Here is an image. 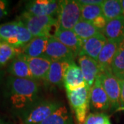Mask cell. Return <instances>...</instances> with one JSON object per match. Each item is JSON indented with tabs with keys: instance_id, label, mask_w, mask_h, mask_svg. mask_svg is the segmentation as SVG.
I'll use <instances>...</instances> for the list:
<instances>
[{
	"instance_id": "obj_12",
	"label": "cell",
	"mask_w": 124,
	"mask_h": 124,
	"mask_svg": "<svg viewBox=\"0 0 124 124\" xmlns=\"http://www.w3.org/2000/svg\"><path fill=\"white\" fill-rule=\"evenodd\" d=\"M53 35L63 44L70 49L77 57L79 56L84 44V41L76 35L72 30L57 28Z\"/></svg>"
},
{
	"instance_id": "obj_35",
	"label": "cell",
	"mask_w": 124,
	"mask_h": 124,
	"mask_svg": "<svg viewBox=\"0 0 124 124\" xmlns=\"http://www.w3.org/2000/svg\"><path fill=\"white\" fill-rule=\"evenodd\" d=\"M0 124H8L4 120L0 118Z\"/></svg>"
},
{
	"instance_id": "obj_33",
	"label": "cell",
	"mask_w": 124,
	"mask_h": 124,
	"mask_svg": "<svg viewBox=\"0 0 124 124\" xmlns=\"http://www.w3.org/2000/svg\"><path fill=\"white\" fill-rule=\"evenodd\" d=\"M4 76V71L2 70H0V84L1 82V81L3 79V77Z\"/></svg>"
},
{
	"instance_id": "obj_19",
	"label": "cell",
	"mask_w": 124,
	"mask_h": 124,
	"mask_svg": "<svg viewBox=\"0 0 124 124\" xmlns=\"http://www.w3.org/2000/svg\"><path fill=\"white\" fill-rule=\"evenodd\" d=\"M70 62L53 61L45 81L51 85H60L63 84V79Z\"/></svg>"
},
{
	"instance_id": "obj_3",
	"label": "cell",
	"mask_w": 124,
	"mask_h": 124,
	"mask_svg": "<svg viewBox=\"0 0 124 124\" xmlns=\"http://www.w3.org/2000/svg\"><path fill=\"white\" fill-rule=\"evenodd\" d=\"M62 105L54 100L39 99L19 115L22 124H41Z\"/></svg>"
},
{
	"instance_id": "obj_20",
	"label": "cell",
	"mask_w": 124,
	"mask_h": 124,
	"mask_svg": "<svg viewBox=\"0 0 124 124\" xmlns=\"http://www.w3.org/2000/svg\"><path fill=\"white\" fill-rule=\"evenodd\" d=\"M50 37L39 36L33 37L31 41L23 48L22 53L28 57H39L44 56Z\"/></svg>"
},
{
	"instance_id": "obj_16",
	"label": "cell",
	"mask_w": 124,
	"mask_h": 124,
	"mask_svg": "<svg viewBox=\"0 0 124 124\" xmlns=\"http://www.w3.org/2000/svg\"><path fill=\"white\" fill-rule=\"evenodd\" d=\"M8 72L10 76L16 78L33 79L27 62L26 56L22 53L18 54L9 63Z\"/></svg>"
},
{
	"instance_id": "obj_25",
	"label": "cell",
	"mask_w": 124,
	"mask_h": 124,
	"mask_svg": "<svg viewBox=\"0 0 124 124\" xmlns=\"http://www.w3.org/2000/svg\"><path fill=\"white\" fill-rule=\"evenodd\" d=\"M102 15V9L99 5H81V19L92 22Z\"/></svg>"
},
{
	"instance_id": "obj_30",
	"label": "cell",
	"mask_w": 124,
	"mask_h": 124,
	"mask_svg": "<svg viewBox=\"0 0 124 124\" xmlns=\"http://www.w3.org/2000/svg\"><path fill=\"white\" fill-rule=\"evenodd\" d=\"M120 90V108L119 110H124V80H119Z\"/></svg>"
},
{
	"instance_id": "obj_23",
	"label": "cell",
	"mask_w": 124,
	"mask_h": 124,
	"mask_svg": "<svg viewBox=\"0 0 124 124\" xmlns=\"http://www.w3.org/2000/svg\"><path fill=\"white\" fill-rule=\"evenodd\" d=\"M72 31L75 32L76 35L84 42L85 41L90 39V37L95 35L96 34L100 32L93 26L92 23L84 21L83 19H81L79 22L76 24V26L74 27Z\"/></svg>"
},
{
	"instance_id": "obj_37",
	"label": "cell",
	"mask_w": 124,
	"mask_h": 124,
	"mask_svg": "<svg viewBox=\"0 0 124 124\" xmlns=\"http://www.w3.org/2000/svg\"></svg>"
},
{
	"instance_id": "obj_24",
	"label": "cell",
	"mask_w": 124,
	"mask_h": 124,
	"mask_svg": "<svg viewBox=\"0 0 124 124\" xmlns=\"http://www.w3.org/2000/svg\"><path fill=\"white\" fill-rule=\"evenodd\" d=\"M22 53V49L15 48L0 40V68L10 63L14 58Z\"/></svg>"
},
{
	"instance_id": "obj_8",
	"label": "cell",
	"mask_w": 124,
	"mask_h": 124,
	"mask_svg": "<svg viewBox=\"0 0 124 124\" xmlns=\"http://www.w3.org/2000/svg\"><path fill=\"white\" fill-rule=\"evenodd\" d=\"M44 56L53 61L72 62L77 57L70 49L55 38L53 35L49 37Z\"/></svg>"
},
{
	"instance_id": "obj_14",
	"label": "cell",
	"mask_w": 124,
	"mask_h": 124,
	"mask_svg": "<svg viewBox=\"0 0 124 124\" xmlns=\"http://www.w3.org/2000/svg\"><path fill=\"white\" fill-rule=\"evenodd\" d=\"M107 39L103 33L96 34L84 42L79 57L85 55L97 61L99 55Z\"/></svg>"
},
{
	"instance_id": "obj_15",
	"label": "cell",
	"mask_w": 124,
	"mask_h": 124,
	"mask_svg": "<svg viewBox=\"0 0 124 124\" xmlns=\"http://www.w3.org/2000/svg\"><path fill=\"white\" fill-rule=\"evenodd\" d=\"M102 33L107 40L115 41L119 44H122L124 41V15L108 21Z\"/></svg>"
},
{
	"instance_id": "obj_2",
	"label": "cell",
	"mask_w": 124,
	"mask_h": 124,
	"mask_svg": "<svg viewBox=\"0 0 124 124\" xmlns=\"http://www.w3.org/2000/svg\"><path fill=\"white\" fill-rule=\"evenodd\" d=\"M32 38L24 23L18 19L11 22L0 24V40L15 48H23Z\"/></svg>"
},
{
	"instance_id": "obj_31",
	"label": "cell",
	"mask_w": 124,
	"mask_h": 124,
	"mask_svg": "<svg viewBox=\"0 0 124 124\" xmlns=\"http://www.w3.org/2000/svg\"><path fill=\"white\" fill-rule=\"evenodd\" d=\"M77 1L81 5H99V6H101L103 1H102V0H79Z\"/></svg>"
},
{
	"instance_id": "obj_34",
	"label": "cell",
	"mask_w": 124,
	"mask_h": 124,
	"mask_svg": "<svg viewBox=\"0 0 124 124\" xmlns=\"http://www.w3.org/2000/svg\"><path fill=\"white\" fill-rule=\"evenodd\" d=\"M121 4L122 6V9H123V15L124 16V0H121Z\"/></svg>"
},
{
	"instance_id": "obj_6",
	"label": "cell",
	"mask_w": 124,
	"mask_h": 124,
	"mask_svg": "<svg viewBox=\"0 0 124 124\" xmlns=\"http://www.w3.org/2000/svg\"><path fill=\"white\" fill-rule=\"evenodd\" d=\"M90 88L85 86L71 92H66L71 108L79 124H84L90 106Z\"/></svg>"
},
{
	"instance_id": "obj_5",
	"label": "cell",
	"mask_w": 124,
	"mask_h": 124,
	"mask_svg": "<svg viewBox=\"0 0 124 124\" xmlns=\"http://www.w3.org/2000/svg\"><path fill=\"white\" fill-rule=\"evenodd\" d=\"M59 1L57 14L58 28L72 30L81 19V5L77 1L63 0Z\"/></svg>"
},
{
	"instance_id": "obj_22",
	"label": "cell",
	"mask_w": 124,
	"mask_h": 124,
	"mask_svg": "<svg viewBox=\"0 0 124 124\" xmlns=\"http://www.w3.org/2000/svg\"><path fill=\"white\" fill-rule=\"evenodd\" d=\"M40 124H74L71 115L65 106L62 105Z\"/></svg>"
},
{
	"instance_id": "obj_9",
	"label": "cell",
	"mask_w": 124,
	"mask_h": 124,
	"mask_svg": "<svg viewBox=\"0 0 124 124\" xmlns=\"http://www.w3.org/2000/svg\"><path fill=\"white\" fill-rule=\"evenodd\" d=\"M90 106L93 110L106 112L110 107V102L105 90L102 86L101 80L98 77L90 90Z\"/></svg>"
},
{
	"instance_id": "obj_28",
	"label": "cell",
	"mask_w": 124,
	"mask_h": 124,
	"mask_svg": "<svg viewBox=\"0 0 124 124\" xmlns=\"http://www.w3.org/2000/svg\"><path fill=\"white\" fill-rule=\"evenodd\" d=\"M91 23H93V26L97 29L99 32L102 33L103 30L105 29V28L106 26L108 21L106 20V19L104 17V16L101 15L99 17H98L97 18H96L94 20H93Z\"/></svg>"
},
{
	"instance_id": "obj_1",
	"label": "cell",
	"mask_w": 124,
	"mask_h": 124,
	"mask_svg": "<svg viewBox=\"0 0 124 124\" xmlns=\"http://www.w3.org/2000/svg\"><path fill=\"white\" fill-rule=\"evenodd\" d=\"M37 81L9 76L6 80L4 97L13 110L19 115L39 100Z\"/></svg>"
},
{
	"instance_id": "obj_10",
	"label": "cell",
	"mask_w": 124,
	"mask_h": 124,
	"mask_svg": "<svg viewBox=\"0 0 124 124\" xmlns=\"http://www.w3.org/2000/svg\"><path fill=\"white\" fill-rule=\"evenodd\" d=\"M59 1L55 0H37L28 1L25 6V12L36 16H52L57 15Z\"/></svg>"
},
{
	"instance_id": "obj_4",
	"label": "cell",
	"mask_w": 124,
	"mask_h": 124,
	"mask_svg": "<svg viewBox=\"0 0 124 124\" xmlns=\"http://www.w3.org/2000/svg\"><path fill=\"white\" fill-rule=\"evenodd\" d=\"M26 26L33 37L39 36L50 37L53 27L58 28V21L52 16H36L23 11L18 17Z\"/></svg>"
},
{
	"instance_id": "obj_17",
	"label": "cell",
	"mask_w": 124,
	"mask_h": 124,
	"mask_svg": "<svg viewBox=\"0 0 124 124\" xmlns=\"http://www.w3.org/2000/svg\"><path fill=\"white\" fill-rule=\"evenodd\" d=\"M26 59L32 79L36 81L45 80L52 61L46 56L39 57H28L26 56Z\"/></svg>"
},
{
	"instance_id": "obj_29",
	"label": "cell",
	"mask_w": 124,
	"mask_h": 124,
	"mask_svg": "<svg viewBox=\"0 0 124 124\" xmlns=\"http://www.w3.org/2000/svg\"><path fill=\"white\" fill-rule=\"evenodd\" d=\"M9 13V1L0 0V19L6 17Z\"/></svg>"
},
{
	"instance_id": "obj_13",
	"label": "cell",
	"mask_w": 124,
	"mask_h": 124,
	"mask_svg": "<svg viewBox=\"0 0 124 124\" xmlns=\"http://www.w3.org/2000/svg\"><path fill=\"white\" fill-rule=\"evenodd\" d=\"M78 61L85 81L89 88H91L100 74L97 61L85 55L79 57Z\"/></svg>"
},
{
	"instance_id": "obj_21",
	"label": "cell",
	"mask_w": 124,
	"mask_h": 124,
	"mask_svg": "<svg viewBox=\"0 0 124 124\" xmlns=\"http://www.w3.org/2000/svg\"><path fill=\"white\" fill-rule=\"evenodd\" d=\"M101 6L102 15L108 22L124 15L121 0H105Z\"/></svg>"
},
{
	"instance_id": "obj_7",
	"label": "cell",
	"mask_w": 124,
	"mask_h": 124,
	"mask_svg": "<svg viewBox=\"0 0 124 124\" xmlns=\"http://www.w3.org/2000/svg\"><path fill=\"white\" fill-rule=\"evenodd\" d=\"M99 77L101 80L102 86L105 90L112 110L118 111L120 108V85L119 79L112 70L106 71L99 74Z\"/></svg>"
},
{
	"instance_id": "obj_18",
	"label": "cell",
	"mask_w": 124,
	"mask_h": 124,
	"mask_svg": "<svg viewBox=\"0 0 124 124\" xmlns=\"http://www.w3.org/2000/svg\"><path fill=\"white\" fill-rule=\"evenodd\" d=\"M119 46L120 44L116 42L107 40L98 57L97 62L100 68V73L112 70L111 64Z\"/></svg>"
},
{
	"instance_id": "obj_27",
	"label": "cell",
	"mask_w": 124,
	"mask_h": 124,
	"mask_svg": "<svg viewBox=\"0 0 124 124\" xmlns=\"http://www.w3.org/2000/svg\"><path fill=\"white\" fill-rule=\"evenodd\" d=\"M109 121V115L103 112H95L88 115L84 124H106Z\"/></svg>"
},
{
	"instance_id": "obj_26",
	"label": "cell",
	"mask_w": 124,
	"mask_h": 124,
	"mask_svg": "<svg viewBox=\"0 0 124 124\" xmlns=\"http://www.w3.org/2000/svg\"><path fill=\"white\" fill-rule=\"evenodd\" d=\"M113 75H116L124 71V42L121 44L111 64Z\"/></svg>"
},
{
	"instance_id": "obj_11",
	"label": "cell",
	"mask_w": 124,
	"mask_h": 124,
	"mask_svg": "<svg viewBox=\"0 0 124 124\" xmlns=\"http://www.w3.org/2000/svg\"><path fill=\"white\" fill-rule=\"evenodd\" d=\"M63 85L66 92H71L79 88L88 86L79 66H77L75 61L70 62L63 79Z\"/></svg>"
},
{
	"instance_id": "obj_36",
	"label": "cell",
	"mask_w": 124,
	"mask_h": 124,
	"mask_svg": "<svg viewBox=\"0 0 124 124\" xmlns=\"http://www.w3.org/2000/svg\"><path fill=\"white\" fill-rule=\"evenodd\" d=\"M106 124H111L110 121H109V122H108V123H106Z\"/></svg>"
},
{
	"instance_id": "obj_32",
	"label": "cell",
	"mask_w": 124,
	"mask_h": 124,
	"mask_svg": "<svg viewBox=\"0 0 124 124\" xmlns=\"http://www.w3.org/2000/svg\"><path fill=\"white\" fill-rule=\"evenodd\" d=\"M116 78L118 79L124 80V71L122 72H121V73H119V74H118V75H116Z\"/></svg>"
}]
</instances>
